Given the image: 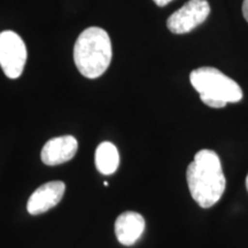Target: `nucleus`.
<instances>
[{
	"instance_id": "f257e3e1",
	"label": "nucleus",
	"mask_w": 248,
	"mask_h": 248,
	"mask_svg": "<svg viewBox=\"0 0 248 248\" xmlns=\"http://www.w3.org/2000/svg\"><path fill=\"white\" fill-rule=\"evenodd\" d=\"M186 179L192 198L202 208H210L218 202L225 191L221 160L214 151L201 150L195 154L187 167Z\"/></svg>"
},
{
	"instance_id": "f03ea898",
	"label": "nucleus",
	"mask_w": 248,
	"mask_h": 248,
	"mask_svg": "<svg viewBox=\"0 0 248 248\" xmlns=\"http://www.w3.org/2000/svg\"><path fill=\"white\" fill-rule=\"evenodd\" d=\"M113 51L109 35L99 27H90L77 38L74 46V61L84 77L94 79L109 67Z\"/></svg>"
},
{
	"instance_id": "7ed1b4c3",
	"label": "nucleus",
	"mask_w": 248,
	"mask_h": 248,
	"mask_svg": "<svg viewBox=\"0 0 248 248\" xmlns=\"http://www.w3.org/2000/svg\"><path fill=\"white\" fill-rule=\"evenodd\" d=\"M190 80L201 101L212 108H223L226 104L243 99L239 84L216 68H198L191 73Z\"/></svg>"
},
{
	"instance_id": "20e7f679",
	"label": "nucleus",
	"mask_w": 248,
	"mask_h": 248,
	"mask_svg": "<svg viewBox=\"0 0 248 248\" xmlns=\"http://www.w3.org/2000/svg\"><path fill=\"white\" fill-rule=\"evenodd\" d=\"M27 55V46L16 32H0V67L8 78L16 79L22 75Z\"/></svg>"
},
{
	"instance_id": "39448f33",
	"label": "nucleus",
	"mask_w": 248,
	"mask_h": 248,
	"mask_svg": "<svg viewBox=\"0 0 248 248\" xmlns=\"http://www.w3.org/2000/svg\"><path fill=\"white\" fill-rule=\"evenodd\" d=\"M209 14L210 6L207 0H190L170 15L167 27L175 35H184L202 24Z\"/></svg>"
},
{
	"instance_id": "423d86ee",
	"label": "nucleus",
	"mask_w": 248,
	"mask_h": 248,
	"mask_svg": "<svg viewBox=\"0 0 248 248\" xmlns=\"http://www.w3.org/2000/svg\"><path fill=\"white\" fill-rule=\"evenodd\" d=\"M64 191L66 185L60 181L48 182L39 186L28 200V213L31 215H39L52 209L62 200Z\"/></svg>"
},
{
	"instance_id": "0eeeda50",
	"label": "nucleus",
	"mask_w": 248,
	"mask_h": 248,
	"mask_svg": "<svg viewBox=\"0 0 248 248\" xmlns=\"http://www.w3.org/2000/svg\"><path fill=\"white\" fill-rule=\"evenodd\" d=\"M78 142L73 136H61L48 140L42 150V161L47 166L66 163L75 156Z\"/></svg>"
},
{
	"instance_id": "6e6552de",
	"label": "nucleus",
	"mask_w": 248,
	"mask_h": 248,
	"mask_svg": "<svg viewBox=\"0 0 248 248\" xmlns=\"http://www.w3.org/2000/svg\"><path fill=\"white\" fill-rule=\"evenodd\" d=\"M145 231V218L139 213L124 212L115 221V234L120 244L132 246Z\"/></svg>"
},
{
	"instance_id": "1a4fd4ad",
	"label": "nucleus",
	"mask_w": 248,
	"mask_h": 248,
	"mask_svg": "<svg viewBox=\"0 0 248 248\" xmlns=\"http://www.w3.org/2000/svg\"><path fill=\"white\" fill-rule=\"evenodd\" d=\"M94 160L97 169L102 175H111L119 168V151L110 141H104L95 150Z\"/></svg>"
},
{
	"instance_id": "9d476101",
	"label": "nucleus",
	"mask_w": 248,
	"mask_h": 248,
	"mask_svg": "<svg viewBox=\"0 0 248 248\" xmlns=\"http://www.w3.org/2000/svg\"><path fill=\"white\" fill-rule=\"evenodd\" d=\"M243 14L245 20L248 22V0H244V4H243Z\"/></svg>"
},
{
	"instance_id": "9b49d317",
	"label": "nucleus",
	"mask_w": 248,
	"mask_h": 248,
	"mask_svg": "<svg viewBox=\"0 0 248 248\" xmlns=\"http://www.w3.org/2000/svg\"><path fill=\"white\" fill-rule=\"evenodd\" d=\"M153 1L159 6V7H164V6L168 5L169 2H171L172 0H153Z\"/></svg>"
},
{
	"instance_id": "f8f14e48",
	"label": "nucleus",
	"mask_w": 248,
	"mask_h": 248,
	"mask_svg": "<svg viewBox=\"0 0 248 248\" xmlns=\"http://www.w3.org/2000/svg\"><path fill=\"white\" fill-rule=\"evenodd\" d=\"M246 188H247V191H248V175H247V177H246Z\"/></svg>"
}]
</instances>
